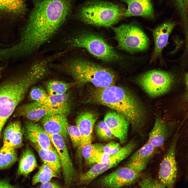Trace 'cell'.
Instances as JSON below:
<instances>
[{"label": "cell", "instance_id": "obj_42", "mask_svg": "<svg viewBox=\"0 0 188 188\" xmlns=\"http://www.w3.org/2000/svg\"><path fill=\"white\" fill-rule=\"evenodd\" d=\"M8 46V44L3 43L0 41V47H7Z\"/></svg>", "mask_w": 188, "mask_h": 188}, {"label": "cell", "instance_id": "obj_5", "mask_svg": "<svg viewBox=\"0 0 188 188\" xmlns=\"http://www.w3.org/2000/svg\"><path fill=\"white\" fill-rule=\"evenodd\" d=\"M126 10L119 4L95 0L85 3L77 10L74 15L87 24L108 27L117 23L124 16Z\"/></svg>", "mask_w": 188, "mask_h": 188}, {"label": "cell", "instance_id": "obj_11", "mask_svg": "<svg viewBox=\"0 0 188 188\" xmlns=\"http://www.w3.org/2000/svg\"><path fill=\"white\" fill-rule=\"evenodd\" d=\"M141 173L126 165L102 177L97 184L99 188H121L134 183Z\"/></svg>", "mask_w": 188, "mask_h": 188}, {"label": "cell", "instance_id": "obj_40", "mask_svg": "<svg viewBox=\"0 0 188 188\" xmlns=\"http://www.w3.org/2000/svg\"><path fill=\"white\" fill-rule=\"evenodd\" d=\"M0 188H18L10 185L6 180H0Z\"/></svg>", "mask_w": 188, "mask_h": 188}, {"label": "cell", "instance_id": "obj_29", "mask_svg": "<svg viewBox=\"0 0 188 188\" xmlns=\"http://www.w3.org/2000/svg\"><path fill=\"white\" fill-rule=\"evenodd\" d=\"M156 149L148 141L132 156L130 161H149Z\"/></svg>", "mask_w": 188, "mask_h": 188}, {"label": "cell", "instance_id": "obj_36", "mask_svg": "<svg viewBox=\"0 0 188 188\" xmlns=\"http://www.w3.org/2000/svg\"><path fill=\"white\" fill-rule=\"evenodd\" d=\"M121 148L119 144L112 141L103 146V151L111 155L118 152Z\"/></svg>", "mask_w": 188, "mask_h": 188}, {"label": "cell", "instance_id": "obj_17", "mask_svg": "<svg viewBox=\"0 0 188 188\" xmlns=\"http://www.w3.org/2000/svg\"><path fill=\"white\" fill-rule=\"evenodd\" d=\"M41 123L48 134H59L67 139L69 125L65 114H57L45 116L41 119Z\"/></svg>", "mask_w": 188, "mask_h": 188}, {"label": "cell", "instance_id": "obj_9", "mask_svg": "<svg viewBox=\"0 0 188 188\" xmlns=\"http://www.w3.org/2000/svg\"><path fill=\"white\" fill-rule=\"evenodd\" d=\"M174 81L173 75L165 71L154 70L148 71L138 78V83L149 95L157 97L168 91Z\"/></svg>", "mask_w": 188, "mask_h": 188}, {"label": "cell", "instance_id": "obj_10", "mask_svg": "<svg viewBox=\"0 0 188 188\" xmlns=\"http://www.w3.org/2000/svg\"><path fill=\"white\" fill-rule=\"evenodd\" d=\"M136 145L135 142L132 141L122 148L118 152L111 155L106 162L94 164L88 171L80 175V184L87 185L104 172L117 165L131 153Z\"/></svg>", "mask_w": 188, "mask_h": 188}, {"label": "cell", "instance_id": "obj_25", "mask_svg": "<svg viewBox=\"0 0 188 188\" xmlns=\"http://www.w3.org/2000/svg\"><path fill=\"white\" fill-rule=\"evenodd\" d=\"M34 154L31 149L27 148L23 151L19 161L17 174L27 176L37 167Z\"/></svg>", "mask_w": 188, "mask_h": 188}, {"label": "cell", "instance_id": "obj_43", "mask_svg": "<svg viewBox=\"0 0 188 188\" xmlns=\"http://www.w3.org/2000/svg\"><path fill=\"white\" fill-rule=\"evenodd\" d=\"M185 81L186 84V86H187V89L188 87V75L187 74L185 75Z\"/></svg>", "mask_w": 188, "mask_h": 188}, {"label": "cell", "instance_id": "obj_24", "mask_svg": "<svg viewBox=\"0 0 188 188\" xmlns=\"http://www.w3.org/2000/svg\"><path fill=\"white\" fill-rule=\"evenodd\" d=\"M34 145L44 163L48 166L59 175L61 166L59 156L54 147L44 149L37 145Z\"/></svg>", "mask_w": 188, "mask_h": 188}, {"label": "cell", "instance_id": "obj_19", "mask_svg": "<svg viewBox=\"0 0 188 188\" xmlns=\"http://www.w3.org/2000/svg\"><path fill=\"white\" fill-rule=\"evenodd\" d=\"M175 25L173 22L164 23L155 28L153 31V36L154 48L151 61L158 57L167 44L169 36Z\"/></svg>", "mask_w": 188, "mask_h": 188}, {"label": "cell", "instance_id": "obj_6", "mask_svg": "<svg viewBox=\"0 0 188 188\" xmlns=\"http://www.w3.org/2000/svg\"><path fill=\"white\" fill-rule=\"evenodd\" d=\"M64 42L67 50L77 48H84L97 58L104 61H111L119 58L116 52L101 37L95 34L83 33L72 36Z\"/></svg>", "mask_w": 188, "mask_h": 188}, {"label": "cell", "instance_id": "obj_33", "mask_svg": "<svg viewBox=\"0 0 188 188\" xmlns=\"http://www.w3.org/2000/svg\"><path fill=\"white\" fill-rule=\"evenodd\" d=\"M174 1L186 29L187 28L188 0H174Z\"/></svg>", "mask_w": 188, "mask_h": 188}, {"label": "cell", "instance_id": "obj_26", "mask_svg": "<svg viewBox=\"0 0 188 188\" xmlns=\"http://www.w3.org/2000/svg\"><path fill=\"white\" fill-rule=\"evenodd\" d=\"M16 149L3 145L0 149V169L10 167L17 159Z\"/></svg>", "mask_w": 188, "mask_h": 188}, {"label": "cell", "instance_id": "obj_1", "mask_svg": "<svg viewBox=\"0 0 188 188\" xmlns=\"http://www.w3.org/2000/svg\"><path fill=\"white\" fill-rule=\"evenodd\" d=\"M32 0L33 7L26 19V26L36 40L45 43L71 15L75 0Z\"/></svg>", "mask_w": 188, "mask_h": 188}, {"label": "cell", "instance_id": "obj_22", "mask_svg": "<svg viewBox=\"0 0 188 188\" xmlns=\"http://www.w3.org/2000/svg\"><path fill=\"white\" fill-rule=\"evenodd\" d=\"M22 128L19 121L13 122L5 129L3 133V144L16 149L23 144Z\"/></svg>", "mask_w": 188, "mask_h": 188}, {"label": "cell", "instance_id": "obj_12", "mask_svg": "<svg viewBox=\"0 0 188 188\" xmlns=\"http://www.w3.org/2000/svg\"><path fill=\"white\" fill-rule=\"evenodd\" d=\"M178 137L177 132L160 165L158 173L159 182L167 188H174L177 176L175 149Z\"/></svg>", "mask_w": 188, "mask_h": 188}, {"label": "cell", "instance_id": "obj_8", "mask_svg": "<svg viewBox=\"0 0 188 188\" xmlns=\"http://www.w3.org/2000/svg\"><path fill=\"white\" fill-rule=\"evenodd\" d=\"M26 0H0V34L8 35L26 20Z\"/></svg>", "mask_w": 188, "mask_h": 188}, {"label": "cell", "instance_id": "obj_4", "mask_svg": "<svg viewBox=\"0 0 188 188\" xmlns=\"http://www.w3.org/2000/svg\"><path fill=\"white\" fill-rule=\"evenodd\" d=\"M70 74L77 83H90L95 87L104 88L114 84L115 74L110 69L86 60L72 58L58 66Z\"/></svg>", "mask_w": 188, "mask_h": 188}, {"label": "cell", "instance_id": "obj_23", "mask_svg": "<svg viewBox=\"0 0 188 188\" xmlns=\"http://www.w3.org/2000/svg\"><path fill=\"white\" fill-rule=\"evenodd\" d=\"M68 96L65 93L56 95H49L45 99L40 101L23 104L16 108L17 110H21L33 108L46 107L52 108L62 107L69 106L67 103Z\"/></svg>", "mask_w": 188, "mask_h": 188}, {"label": "cell", "instance_id": "obj_13", "mask_svg": "<svg viewBox=\"0 0 188 188\" xmlns=\"http://www.w3.org/2000/svg\"><path fill=\"white\" fill-rule=\"evenodd\" d=\"M48 134L59 156L65 185L68 186L75 179L76 173L64 139L59 134Z\"/></svg>", "mask_w": 188, "mask_h": 188}, {"label": "cell", "instance_id": "obj_14", "mask_svg": "<svg viewBox=\"0 0 188 188\" xmlns=\"http://www.w3.org/2000/svg\"><path fill=\"white\" fill-rule=\"evenodd\" d=\"M22 132L25 137L33 144L44 149L54 148L48 134L39 124L26 121L22 128Z\"/></svg>", "mask_w": 188, "mask_h": 188}, {"label": "cell", "instance_id": "obj_44", "mask_svg": "<svg viewBox=\"0 0 188 188\" xmlns=\"http://www.w3.org/2000/svg\"><path fill=\"white\" fill-rule=\"evenodd\" d=\"M83 188H86L85 187H84Z\"/></svg>", "mask_w": 188, "mask_h": 188}, {"label": "cell", "instance_id": "obj_38", "mask_svg": "<svg viewBox=\"0 0 188 188\" xmlns=\"http://www.w3.org/2000/svg\"><path fill=\"white\" fill-rule=\"evenodd\" d=\"M111 156L103 151L101 152L97 157L95 161V164L103 163L106 162L109 160Z\"/></svg>", "mask_w": 188, "mask_h": 188}, {"label": "cell", "instance_id": "obj_34", "mask_svg": "<svg viewBox=\"0 0 188 188\" xmlns=\"http://www.w3.org/2000/svg\"><path fill=\"white\" fill-rule=\"evenodd\" d=\"M67 132L71 139L73 146L75 148H79L81 138L80 133L76 125H68Z\"/></svg>", "mask_w": 188, "mask_h": 188}, {"label": "cell", "instance_id": "obj_41", "mask_svg": "<svg viewBox=\"0 0 188 188\" xmlns=\"http://www.w3.org/2000/svg\"><path fill=\"white\" fill-rule=\"evenodd\" d=\"M7 64H6L5 65L0 66V78L2 77V73L7 67Z\"/></svg>", "mask_w": 188, "mask_h": 188}, {"label": "cell", "instance_id": "obj_28", "mask_svg": "<svg viewBox=\"0 0 188 188\" xmlns=\"http://www.w3.org/2000/svg\"><path fill=\"white\" fill-rule=\"evenodd\" d=\"M58 175L48 166L43 163L38 172L33 177L32 183L33 185L39 183H45L49 181L53 178L57 177Z\"/></svg>", "mask_w": 188, "mask_h": 188}, {"label": "cell", "instance_id": "obj_30", "mask_svg": "<svg viewBox=\"0 0 188 188\" xmlns=\"http://www.w3.org/2000/svg\"><path fill=\"white\" fill-rule=\"evenodd\" d=\"M70 86V84L69 83L56 80H50L46 84V89L49 95L65 93Z\"/></svg>", "mask_w": 188, "mask_h": 188}, {"label": "cell", "instance_id": "obj_39", "mask_svg": "<svg viewBox=\"0 0 188 188\" xmlns=\"http://www.w3.org/2000/svg\"><path fill=\"white\" fill-rule=\"evenodd\" d=\"M38 188H62V187L56 183L49 181L42 184Z\"/></svg>", "mask_w": 188, "mask_h": 188}, {"label": "cell", "instance_id": "obj_27", "mask_svg": "<svg viewBox=\"0 0 188 188\" xmlns=\"http://www.w3.org/2000/svg\"><path fill=\"white\" fill-rule=\"evenodd\" d=\"M103 145L98 144L86 145L81 149L82 154L88 165L95 164V161L100 152L103 151Z\"/></svg>", "mask_w": 188, "mask_h": 188}, {"label": "cell", "instance_id": "obj_32", "mask_svg": "<svg viewBox=\"0 0 188 188\" xmlns=\"http://www.w3.org/2000/svg\"><path fill=\"white\" fill-rule=\"evenodd\" d=\"M139 184L140 188H166L160 183L148 175L142 177Z\"/></svg>", "mask_w": 188, "mask_h": 188}, {"label": "cell", "instance_id": "obj_15", "mask_svg": "<svg viewBox=\"0 0 188 188\" xmlns=\"http://www.w3.org/2000/svg\"><path fill=\"white\" fill-rule=\"evenodd\" d=\"M103 121L113 136L122 144L126 141L130 124L122 115L116 112L110 111L105 115Z\"/></svg>", "mask_w": 188, "mask_h": 188}, {"label": "cell", "instance_id": "obj_3", "mask_svg": "<svg viewBox=\"0 0 188 188\" xmlns=\"http://www.w3.org/2000/svg\"><path fill=\"white\" fill-rule=\"evenodd\" d=\"M22 67L0 84V138L6 122L30 88L44 77L42 72L34 66L22 65Z\"/></svg>", "mask_w": 188, "mask_h": 188}, {"label": "cell", "instance_id": "obj_35", "mask_svg": "<svg viewBox=\"0 0 188 188\" xmlns=\"http://www.w3.org/2000/svg\"><path fill=\"white\" fill-rule=\"evenodd\" d=\"M48 95L45 90L40 86L33 87L30 93L31 99L34 101H41L46 98Z\"/></svg>", "mask_w": 188, "mask_h": 188}, {"label": "cell", "instance_id": "obj_21", "mask_svg": "<svg viewBox=\"0 0 188 188\" xmlns=\"http://www.w3.org/2000/svg\"><path fill=\"white\" fill-rule=\"evenodd\" d=\"M171 133L169 126L161 117L157 116L154 126L149 134L147 141L157 148L163 145Z\"/></svg>", "mask_w": 188, "mask_h": 188}, {"label": "cell", "instance_id": "obj_16", "mask_svg": "<svg viewBox=\"0 0 188 188\" xmlns=\"http://www.w3.org/2000/svg\"><path fill=\"white\" fill-rule=\"evenodd\" d=\"M97 118L96 114L89 111L81 113L77 117L76 125L81 136V144L79 148L81 150L85 145L91 143L92 132Z\"/></svg>", "mask_w": 188, "mask_h": 188}, {"label": "cell", "instance_id": "obj_18", "mask_svg": "<svg viewBox=\"0 0 188 188\" xmlns=\"http://www.w3.org/2000/svg\"><path fill=\"white\" fill-rule=\"evenodd\" d=\"M69 106L59 108L40 107L33 108L21 110H15L14 113L15 116H22L31 121H38L43 117L53 114L68 113Z\"/></svg>", "mask_w": 188, "mask_h": 188}, {"label": "cell", "instance_id": "obj_37", "mask_svg": "<svg viewBox=\"0 0 188 188\" xmlns=\"http://www.w3.org/2000/svg\"><path fill=\"white\" fill-rule=\"evenodd\" d=\"M148 162V161L129 160L126 165L141 173L146 168Z\"/></svg>", "mask_w": 188, "mask_h": 188}, {"label": "cell", "instance_id": "obj_20", "mask_svg": "<svg viewBox=\"0 0 188 188\" xmlns=\"http://www.w3.org/2000/svg\"><path fill=\"white\" fill-rule=\"evenodd\" d=\"M127 5L124 16H139L150 19L154 17L151 0H122Z\"/></svg>", "mask_w": 188, "mask_h": 188}, {"label": "cell", "instance_id": "obj_31", "mask_svg": "<svg viewBox=\"0 0 188 188\" xmlns=\"http://www.w3.org/2000/svg\"><path fill=\"white\" fill-rule=\"evenodd\" d=\"M95 131L96 136L102 140L108 141L115 137L103 121H100L96 125Z\"/></svg>", "mask_w": 188, "mask_h": 188}, {"label": "cell", "instance_id": "obj_2", "mask_svg": "<svg viewBox=\"0 0 188 188\" xmlns=\"http://www.w3.org/2000/svg\"><path fill=\"white\" fill-rule=\"evenodd\" d=\"M87 102L105 106L124 116L135 131L140 132L144 127L146 113L144 107L129 91L112 85L91 90Z\"/></svg>", "mask_w": 188, "mask_h": 188}, {"label": "cell", "instance_id": "obj_7", "mask_svg": "<svg viewBox=\"0 0 188 188\" xmlns=\"http://www.w3.org/2000/svg\"><path fill=\"white\" fill-rule=\"evenodd\" d=\"M119 47L131 53L146 50L149 45V39L139 27L132 24H123L114 28Z\"/></svg>", "mask_w": 188, "mask_h": 188}]
</instances>
